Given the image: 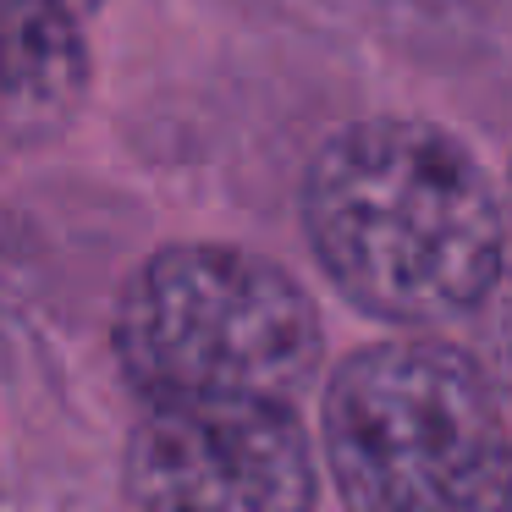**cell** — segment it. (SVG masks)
I'll list each match as a JSON object with an SVG mask.
<instances>
[{"label": "cell", "instance_id": "2", "mask_svg": "<svg viewBox=\"0 0 512 512\" xmlns=\"http://www.w3.org/2000/svg\"><path fill=\"white\" fill-rule=\"evenodd\" d=\"M116 358L149 402H292L320 369V314L248 248L171 243L116 303Z\"/></svg>", "mask_w": 512, "mask_h": 512}, {"label": "cell", "instance_id": "4", "mask_svg": "<svg viewBox=\"0 0 512 512\" xmlns=\"http://www.w3.org/2000/svg\"><path fill=\"white\" fill-rule=\"evenodd\" d=\"M127 490L138 512H314V452L292 402H149Z\"/></svg>", "mask_w": 512, "mask_h": 512}, {"label": "cell", "instance_id": "5", "mask_svg": "<svg viewBox=\"0 0 512 512\" xmlns=\"http://www.w3.org/2000/svg\"><path fill=\"white\" fill-rule=\"evenodd\" d=\"M89 94V45L61 0H0V138L45 144Z\"/></svg>", "mask_w": 512, "mask_h": 512}, {"label": "cell", "instance_id": "3", "mask_svg": "<svg viewBox=\"0 0 512 512\" xmlns=\"http://www.w3.org/2000/svg\"><path fill=\"white\" fill-rule=\"evenodd\" d=\"M496 446V391L446 342H375L325 386V457L353 512H446Z\"/></svg>", "mask_w": 512, "mask_h": 512}, {"label": "cell", "instance_id": "1", "mask_svg": "<svg viewBox=\"0 0 512 512\" xmlns=\"http://www.w3.org/2000/svg\"><path fill=\"white\" fill-rule=\"evenodd\" d=\"M303 232L331 287L386 325L479 309L507 254L485 166L419 116H369L325 138L303 177Z\"/></svg>", "mask_w": 512, "mask_h": 512}, {"label": "cell", "instance_id": "6", "mask_svg": "<svg viewBox=\"0 0 512 512\" xmlns=\"http://www.w3.org/2000/svg\"><path fill=\"white\" fill-rule=\"evenodd\" d=\"M446 512H512V446H496Z\"/></svg>", "mask_w": 512, "mask_h": 512}, {"label": "cell", "instance_id": "7", "mask_svg": "<svg viewBox=\"0 0 512 512\" xmlns=\"http://www.w3.org/2000/svg\"><path fill=\"white\" fill-rule=\"evenodd\" d=\"M496 375H501V386H507V397H512V320L501 325V347H496Z\"/></svg>", "mask_w": 512, "mask_h": 512}, {"label": "cell", "instance_id": "8", "mask_svg": "<svg viewBox=\"0 0 512 512\" xmlns=\"http://www.w3.org/2000/svg\"><path fill=\"white\" fill-rule=\"evenodd\" d=\"M61 6H67L72 17H89V12H100L105 0H61Z\"/></svg>", "mask_w": 512, "mask_h": 512}]
</instances>
